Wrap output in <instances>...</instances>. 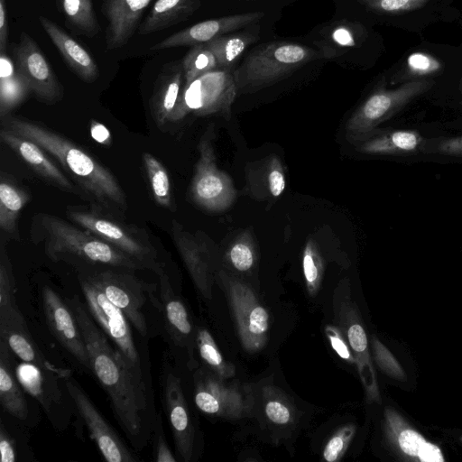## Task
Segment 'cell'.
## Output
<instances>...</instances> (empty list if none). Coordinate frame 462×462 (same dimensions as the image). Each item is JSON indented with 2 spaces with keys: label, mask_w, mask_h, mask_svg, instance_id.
Masks as SVG:
<instances>
[{
  "label": "cell",
  "mask_w": 462,
  "mask_h": 462,
  "mask_svg": "<svg viewBox=\"0 0 462 462\" xmlns=\"http://www.w3.org/2000/svg\"><path fill=\"white\" fill-rule=\"evenodd\" d=\"M67 303L86 343L91 372L106 393L113 413L132 446L141 451L148 443L157 416L150 383L115 347L77 295Z\"/></svg>",
  "instance_id": "obj_1"
},
{
  "label": "cell",
  "mask_w": 462,
  "mask_h": 462,
  "mask_svg": "<svg viewBox=\"0 0 462 462\" xmlns=\"http://www.w3.org/2000/svg\"><path fill=\"white\" fill-rule=\"evenodd\" d=\"M2 119L3 127L34 142L57 159L91 197L106 206H125V195L116 178L81 147L24 118L7 116Z\"/></svg>",
  "instance_id": "obj_2"
},
{
  "label": "cell",
  "mask_w": 462,
  "mask_h": 462,
  "mask_svg": "<svg viewBox=\"0 0 462 462\" xmlns=\"http://www.w3.org/2000/svg\"><path fill=\"white\" fill-rule=\"evenodd\" d=\"M35 241H43L45 253L58 262L62 255L75 256L92 264L135 271L145 267L89 231L79 229L59 217L40 214L32 222Z\"/></svg>",
  "instance_id": "obj_3"
},
{
  "label": "cell",
  "mask_w": 462,
  "mask_h": 462,
  "mask_svg": "<svg viewBox=\"0 0 462 462\" xmlns=\"http://www.w3.org/2000/svg\"><path fill=\"white\" fill-rule=\"evenodd\" d=\"M318 57L316 51L294 42L260 45L233 74L237 92L251 93L273 85Z\"/></svg>",
  "instance_id": "obj_4"
},
{
  "label": "cell",
  "mask_w": 462,
  "mask_h": 462,
  "mask_svg": "<svg viewBox=\"0 0 462 462\" xmlns=\"http://www.w3.org/2000/svg\"><path fill=\"white\" fill-rule=\"evenodd\" d=\"M79 282L93 319L135 372L148 379L149 368L144 362L146 360H143L144 355L135 344L131 323L125 315L106 298L88 272H80Z\"/></svg>",
  "instance_id": "obj_5"
},
{
  "label": "cell",
  "mask_w": 462,
  "mask_h": 462,
  "mask_svg": "<svg viewBox=\"0 0 462 462\" xmlns=\"http://www.w3.org/2000/svg\"><path fill=\"white\" fill-rule=\"evenodd\" d=\"M236 93L234 75L228 69L208 71L182 86L169 122L180 121L189 114H221L228 118Z\"/></svg>",
  "instance_id": "obj_6"
},
{
  "label": "cell",
  "mask_w": 462,
  "mask_h": 462,
  "mask_svg": "<svg viewBox=\"0 0 462 462\" xmlns=\"http://www.w3.org/2000/svg\"><path fill=\"white\" fill-rule=\"evenodd\" d=\"M214 125H209L198 144L199 159L190 185L196 205L210 212L227 209L236 198L230 177L217 168L213 145Z\"/></svg>",
  "instance_id": "obj_7"
},
{
  "label": "cell",
  "mask_w": 462,
  "mask_h": 462,
  "mask_svg": "<svg viewBox=\"0 0 462 462\" xmlns=\"http://www.w3.org/2000/svg\"><path fill=\"white\" fill-rule=\"evenodd\" d=\"M432 85L433 82L430 80L415 79L395 89L380 88L373 92L347 120V138L356 143L371 135L380 124L428 91Z\"/></svg>",
  "instance_id": "obj_8"
},
{
  "label": "cell",
  "mask_w": 462,
  "mask_h": 462,
  "mask_svg": "<svg viewBox=\"0 0 462 462\" xmlns=\"http://www.w3.org/2000/svg\"><path fill=\"white\" fill-rule=\"evenodd\" d=\"M130 271L116 268L88 272L106 298L127 318L140 336H148L146 306L155 297V285L133 275Z\"/></svg>",
  "instance_id": "obj_9"
},
{
  "label": "cell",
  "mask_w": 462,
  "mask_h": 462,
  "mask_svg": "<svg viewBox=\"0 0 462 462\" xmlns=\"http://www.w3.org/2000/svg\"><path fill=\"white\" fill-rule=\"evenodd\" d=\"M162 407L171 429L177 455L184 462L192 460L195 454L196 425L183 392L182 382L163 356L160 375Z\"/></svg>",
  "instance_id": "obj_10"
},
{
  "label": "cell",
  "mask_w": 462,
  "mask_h": 462,
  "mask_svg": "<svg viewBox=\"0 0 462 462\" xmlns=\"http://www.w3.org/2000/svg\"><path fill=\"white\" fill-rule=\"evenodd\" d=\"M62 379L69 396L105 459L108 462H136L138 458L102 416L76 379L69 374Z\"/></svg>",
  "instance_id": "obj_11"
},
{
  "label": "cell",
  "mask_w": 462,
  "mask_h": 462,
  "mask_svg": "<svg viewBox=\"0 0 462 462\" xmlns=\"http://www.w3.org/2000/svg\"><path fill=\"white\" fill-rule=\"evenodd\" d=\"M228 293L243 346L251 352L265 343L269 314L258 302L252 290L239 281L219 273Z\"/></svg>",
  "instance_id": "obj_12"
},
{
  "label": "cell",
  "mask_w": 462,
  "mask_h": 462,
  "mask_svg": "<svg viewBox=\"0 0 462 462\" xmlns=\"http://www.w3.org/2000/svg\"><path fill=\"white\" fill-rule=\"evenodd\" d=\"M13 53L18 72L25 79L32 92L47 103L63 97V88L42 51L26 32H22Z\"/></svg>",
  "instance_id": "obj_13"
},
{
  "label": "cell",
  "mask_w": 462,
  "mask_h": 462,
  "mask_svg": "<svg viewBox=\"0 0 462 462\" xmlns=\"http://www.w3.org/2000/svg\"><path fill=\"white\" fill-rule=\"evenodd\" d=\"M42 302L45 319L52 335L80 366L91 372L87 346L69 304L48 285L42 290Z\"/></svg>",
  "instance_id": "obj_14"
},
{
  "label": "cell",
  "mask_w": 462,
  "mask_h": 462,
  "mask_svg": "<svg viewBox=\"0 0 462 462\" xmlns=\"http://www.w3.org/2000/svg\"><path fill=\"white\" fill-rule=\"evenodd\" d=\"M68 215L82 228L130 255L145 268L155 271L160 265L155 260L154 249L118 224L88 212L70 211Z\"/></svg>",
  "instance_id": "obj_15"
},
{
  "label": "cell",
  "mask_w": 462,
  "mask_h": 462,
  "mask_svg": "<svg viewBox=\"0 0 462 462\" xmlns=\"http://www.w3.org/2000/svg\"><path fill=\"white\" fill-rule=\"evenodd\" d=\"M194 402L204 413L238 418L250 408L249 397L238 389L224 386L210 373L199 370L194 377Z\"/></svg>",
  "instance_id": "obj_16"
},
{
  "label": "cell",
  "mask_w": 462,
  "mask_h": 462,
  "mask_svg": "<svg viewBox=\"0 0 462 462\" xmlns=\"http://www.w3.org/2000/svg\"><path fill=\"white\" fill-rule=\"evenodd\" d=\"M159 277L160 312L169 345L175 349H185L191 356L196 337H193V326L188 310L176 295L170 278L160 264L154 271Z\"/></svg>",
  "instance_id": "obj_17"
},
{
  "label": "cell",
  "mask_w": 462,
  "mask_h": 462,
  "mask_svg": "<svg viewBox=\"0 0 462 462\" xmlns=\"http://www.w3.org/2000/svg\"><path fill=\"white\" fill-rule=\"evenodd\" d=\"M263 12H251L206 20L177 32L153 45L152 51L207 43L219 36L257 23Z\"/></svg>",
  "instance_id": "obj_18"
},
{
  "label": "cell",
  "mask_w": 462,
  "mask_h": 462,
  "mask_svg": "<svg viewBox=\"0 0 462 462\" xmlns=\"http://www.w3.org/2000/svg\"><path fill=\"white\" fill-rule=\"evenodd\" d=\"M386 436L391 444L408 458L420 462H444L441 448L424 438L395 410L384 411Z\"/></svg>",
  "instance_id": "obj_19"
},
{
  "label": "cell",
  "mask_w": 462,
  "mask_h": 462,
  "mask_svg": "<svg viewBox=\"0 0 462 462\" xmlns=\"http://www.w3.org/2000/svg\"><path fill=\"white\" fill-rule=\"evenodd\" d=\"M153 0H103L102 11L107 20L106 49L125 45L139 28L140 20Z\"/></svg>",
  "instance_id": "obj_20"
},
{
  "label": "cell",
  "mask_w": 462,
  "mask_h": 462,
  "mask_svg": "<svg viewBox=\"0 0 462 462\" xmlns=\"http://www.w3.org/2000/svg\"><path fill=\"white\" fill-rule=\"evenodd\" d=\"M174 245L197 288L210 296L211 268L208 250L204 242L187 231L175 219L171 222Z\"/></svg>",
  "instance_id": "obj_21"
},
{
  "label": "cell",
  "mask_w": 462,
  "mask_h": 462,
  "mask_svg": "<svg viewBox=\"0 0 462 462\" xmlns=\"http://www.w3.org/2000/svg\"><path fill=\"white\" fill-rule=\"evenodd\" d=\"M0 338L7 343L12 353L21 361L57 374L62 378L69 374V371L56 368L44 357L33 342L21 311L0 319Z\"/></svg>",
  "instance_id": "obj_22"
},
{
  "label": "cell",
  "mask_w": 462,
  "mask_h": 462,
  "mask_svg": "<svg viewBox=\"0 0 462 462\" xmlns=\"http://www.w3.org/2000/svg\"><path fill=\"white\" fill-rule=\"evenodd\" d=\"M3 143L15 152L37 174L63 189L73 190V185L45 151L34 142L5 127L1 129Z\"/></svg>",
  "instance_id": "obj_23"
},
{
  "label": "cell",
  "mask_w": 462,
  "mask_h": 462,
  "mask_svg": "<svg viewBox=\"0 0 462 462\" xmlns=\"http://www.w3.org/2000/svg\"><path fill=\"white\" fill-rule=\"evenodd\" d=\"M39 22L69 68L83 81L94 82L98 68L91 55L78 42L51 20L40 16Z\"/></svg>",
  "instance_id": "obj_24"
},
{
  "label": "cell",
  "mask_w": 462,
  "mask_h": 462,
  "mask_svg": "<svg viewBox=\"0 0 462 462\" xmlns=\"http://www.w3.org/2000/svg\"><path fill=\"white\" fill-rule=\"evenodd\" d=\"M184 83L181 60L165 64L159 73L150 101L156 125L162 127L170 120Z\"/></svg>",
  "instance_id": "obj_25"
},
{
  "label": "cell",
  "mask_w": 462,
  "mask_h": 462,
  "mask_svg": "<svg viewBox=\"0 0 462 462\" xmlns=\"http://www.w3.org/2000/svg\"><path fill=\"white\" fill-rule=\"evenodd\" d=\"M11 354L7 343L0 338V402L7 413L26 420L29 415L27 402L14 373Z\"/></svg>",
  "instance_id": "obj_26"
},
{
  "label": "cell",
  "mask_w": 462,
  "mask_h": 462,
  "mask_svg": "<svg viewBox=\"0 0 462 462\" xmlns=\"http://www.w3.org/2000/svg\"><path fill=\"white\" fill-rule=\"evenodd\" d=\"M199 0H156L138 33L147 35L187 20L200 6Z\"/></svg>",
  "instance_id": "obj_27"
},
{
  "label": "cell",
  "mask_w": 462,
  "mask_h": 462,
  "mask_svg": "<svg viewBox=\"0 0 462 462\" xmlns=\"http://www.w3.org/2000/svg\"><path fill=\"white\" fill-rule=\"evenodd\" d=\"M423 139L412 130H395L371 135L356 142V150L366 154L402 155L415 152Z\"/></svg>",
  "instance_id": "obj_28"
},
{
  "label": "cell",
  "mask_w": 462,
  "mask_h": 462,
  "mask_svg": "<svg viewBox=\"0 0 462 462\" xmlns=\"http://www.w3.org/2000/svg\"><path fill=\"white\" fill-rule=\"evenodd\" d=\"M346 336L355 354V359L366 395L370 401L379 402L380 393L375 373L369 356L365 330L359 322L353 321L347 327Z\"/></svg>",
  "instance_id": "obj_29"
},
{
  "label": "cell",
  "mask_w": 462,
  "mask_h": 462,
  "mask_svg": "<svg viewBox=\"0 0 462 462\" xmlns=\"http://www.w3.org/2000/svg\"><path fill=\"white\" fill-rule=\"evenodd\" d=\"M30 200V195L11 180L2 177L0 181V228L17 239L18 216Z\"/></svg>",
  "instance_id": "obj_30"
},
{
  "label": "cell",
  "mask_w": 462,
  "mask_h": 462,
  "mask_svg": "<svg viewBox=\"0 0 462 462\" xmlns=\"http://www.w3.org/2000/svg\"><path fill=\"white\" fill-rule=\"evenodd\" d=\"M258 35L252 32L224 34L206 44L213 51L217 69H229L246 48L257 41Z\"/></svg>",
  "instance_id": "obj_31"
},
{
  "label": "cell",
  "mask_w": 462,
  "mask_h": 462,
  "mask_svg": "<svg viewBox=\"0 0 462 462\" xmlns=\"http://www.w3.org/2000/svg\"><path fill=\"white\" fill-rule=\"evenodd\" d=\"M68 23L80 34L93 37L100 27L93 9L92 0H57Z\"/></svg>",
  "instance_id": "obj_32"
},
{
  "label": "cell",
  "mask_w": 462,
  "mask_h": 462,
  "mask_svg": "<svg viewBox=\"0 0 462 462\" xmlns=\"http://www.w3.org/2000/svg\"><path fill=\"white\" fill-rule=\"evenodd\" d=\"M143 162L154 200L159 206L173 210L171 181L166 168L149 152L143 153Z\"/></svg>",
  "instance_id": "obj_33"
},
{
  "label": "cell",
  "mask_w": 462,
  "mask_h": 462,
  "mask_svg": "<svg viewBox=\"0 0 462 462\" xmlns=\"http://www.w3.org/2000/svg\"><path fill=\"white\" fill-rule=\"evenodd\" d=\"M196 346L203 362L220 379L234 375L235 367L223 358L212 336L206 328H199L196 332Z\"/></svg>",
  "instance_id": "obj_34"
},
{
  "label": "cell",
  "mask_w": 462,
  "mask_h": 462,
  "mask_svg": "<svg viewBox=\"0 0 462 462\" xmlns=\"http://www.w3.org/2000/svg\"><path fill=\"white\" fill-rule=\"evenodd\" d=\"M182 61L184 83L188 85L198 77L217 69V59L206 43L192 46Z\"/></svg>",
  "instance_id": "obj_35"
},
{
  "label": "cell",
  "mask_w": 462,
  "mask_h": 462,
  "mask_svg": "<svg viewBox=\"0 0 462 462\" xmlns=\"http://www.w3.org/2000/svg\"><path fill=\"white\" fill-rule=\"evenodd\" d=\"M32 92L25 79L18 72L0 78V116L4 118Z\"/></svg>",
  "instance_id": "obj_36"
},
{
  "label": "cell",
  "mask_w": 462,
  "mask_h": 462,
  "mask_svg": "<svg viewBox=\"0 0 462 462\" xmlns=\"http://www.w3.org/2000/svg\"><path fill=\"white\" fill-rule=\"evenodd\" d=\"M19 311L15 300V281L4 245L0 254V319Z\"/></svg>",
  "instance_id": "obj_37"
},
{
  "label": "cell",
  "mask_w": 462,
  "mask_h": 462,
  "mask_svg": "<svg viewBox=\"0 0 462 462\" xmlns=\"http://www.w3.org/2000/svg\"><path fill=\"white\" fill-rule=\"evenodd\" d=\"M304 278L311 294L319 289L323 273L322 258L313 240H309L302 254Z\"/></svg>",
  "instance_id": "obj_38"
},
{
  "label": "cell",
  "mask_w": 462,
  "mask_h": 462,
  "mask_svg": "<svg viewBox=\"0 0 462 462\" xmlns=\"http://www.w3.org/2000/svg\"><path fill=\"white\" fill-rule=\"evenodd\" d=\"M227 258L233 267L240 272L250 270L255 260L254 247L251 236H240L230 246Z\"/></svg>",
  "instance_id": "obj_39"
},
{
  "label": "cell",
  "mask_w": 462,
  "mask_h": 462,
  "mask_svg": "<svg viewBox=\"0 0 462 462\" xmlns=\"http://www.w3.org/2000/svg\"><path fill=\"white\" fill-rule=\"evenodd\" d=\"M371 11L385 14H400L424 6L430 0H358Z\"/></svg>",
  "instance_id": "obj_40"
},
{
  "label": "cell",
  "mask_w": 462,
  "mask_h": 462,
  "mask_svg": "<svg viewBox=\"0 0 462 462\" xmlns=\"http://www.w3.org/2000/svg\"><path fill=\"white\" fill-rule=\"evenodd\" d=\"M374 357L377 365L388 376L396 380H406V374L392 352L376 337L372 340Z\"/></svg>",
  "instance_id": "obj_41"
},
{
  "label": "cell",
  "mask_w": 462,
  "mask_h": 462,
  "mask_svg": "<svg viewBox=\"0 0 462 462\" xmlns=\"http://www.w3.org/2000/svg\"><path fill=\"white\" fill-rule=\"evenodd\" d=\"M356 428L353 425H348L341 428L331 439L328 441L324 451L323 457L328 462L338 460L346 449L349 442L351 441Z\"/></svg>",
  "instance_id": "obj_42"
},
{
  "label": "cell",
  "mask_w": 462,
  "mask_h": 462,
  "mask_svg": "<svg viewBox=\"0 0 462 462\" xmlns=\"http://www.w3.org/2000/svg\"><path fill=\"white\" fill-rule=\"evenodd\" d=\"M153 459L156 462H176L178 459L171 452L166 440L161 412L157 413L152 429Z\"/></svg>",
  "instance_id": "obj_43"
},
{
  "label": "cell",
  "mask_w": 462,
  "mask_h": 462,
  "mask_svg": "<svg viewBox=\"0 0 462 462\" xmlns=\"http://www.w3.org/2000/svg\"><path fill=\"white\" fill-rule=\"evenodd\" d=\"M442 65L439 60L423 52H413L408 57L407 68L413 76H427L440 70Z\"/></svg>",
  "instance_id": "obj_44"
},
{
  "label": "cell",
  "mask_w": 462,
  "mask_h": 462,
  "mask_svg": "<svg viewBox=\"0 0 462 462\" xmlns=\"http://www.w3.org/2000/svg\"><path fill=\"white\" fill-rule=\"evenodd\" d=\"M270 193L273 197H279L284 191L286 181L283 168L277 158H273L267 176Z\"/></svg>",
  "instance_id": "obj_45"
},
{
  "label": "cell",
  "mask_w": 462,
  "mask_h": 462,
  "mask_svg": "<svg viewBox=\"0 0 462 462\" xmlns=\"http://www.w3.org/2000/svg\"><path fill=\"white\" fill-rule=\"evenodd\" d=\"M0 453L1 462H15L17 460L15 440L8 432L3 420L0 422Z\"/></svg>",
  "instance_id": "obj_46"
},
{
  "label": "cell",
  "mask_w": 462,
  "mask_h": 462,
  "mask_svg": "<svg viewBox=\"0 0 462 462\" xmlns=\"http://www.w3.org/2000/svg\"><path fill=\"white\" fill-rule=\"evenodd\" d=\"M326 334L329 338L332 348L341 358L351 364L356 362L355 356L352 355L344 338H342L340 333L336 328L332 326H327Z\"/></svg>",
  "instance_id": "obj_47"
},
{
  "label": "cell",
  "mask_w": 462,
  "mask_h": 462,
  "mask_svg": "<svg viewBox=\"0 0 462 462\" xmlns=\"http://www.w3.org/2000/svg\"><path fill=\"white\" fill-rule=\"evenodd\" d=\"M265 413L271 421L281 425L288 423L291 418L289 408L278 401L268 402Z\"/></svg>",
  "instance_id": "obj_48"
},
{
  "label": "cell",
  "mask_w": 462,
  "mask_h": 462,
  "mask_svg": "<svg viewBox=\"0 0 462 462\" xmlns=\"http://www.w3.org/2000/svg\"><path fill=\"white\" fill-rule=\"evenodd\" d=\"M437 150L444 154L462 157V136L443 140L437 146Z\"/></svg>",
  "instance_id": "obj_49"
},
{
  "label": "cell",
  "mask_w": 462,
  "mask_h": 462,
  "mask_svg": "<svg viewBox=\"0 0 462 462\" xmlns=\"http://www.w3.org/2000/svg\"><path fill=\"white\" fill-rule=\"evenodd\" d=\"M6 1L0 0V53L5 52L8 41V18Z\"/></svg>",
  "instance_id": "obj_50"
},
{
  "label": "cell",
  "mask_w": 462,
  "mask_h": 462,
  "mask_svg": "<svg viewBox=\"0 0 462 462\" xmlns=\"http://www.w3.org/2000/svg\"><path fill=\"white\" fill-rule=\"evenodd\" d=\"M91 137L97 143L105 145L111 143V134L108 129L102 124L92 120L90 124Z\"/></svg>",
  "instance_id": "obj_51"
},
{
  "label": "cell",
  "mask_w": 462,
  "mask_h": 462,
  "mask_svg": "<svg viewBox=\"0 0 462 462\" xmlns=\"http://www.w3.org/2000/svg\"><path fill=\"white\" fill-rule=\"evenodd\" d=\"M332 37L341 46H353L355 39L351 32L346 28H337L333 32Z\"/></svg>",
  "instance_id": "obj_52"
},
{
  "label": "cell",
  "mask_w": 462,
  "mask_h": 462,
  "mask_svg": "<svg viewBox=\"0 0 462 462\" xmlns=\"http://www.w3.org/2000/svg\"><path fill=\"white\" fill-rule=\"evenodd\" d=\"M460 88H461V90H462V80H461V83H460Z\"/></svg>",
  "instance_id": "obj_53"
},
{
  "label": "cell",
  "mask_w": 462,
  "mask_h": 462,
  "mask_svg": "<svg viewBox=\"0 0 462 462\" xmlns=\"http://www.w3.org/2000/svg\"><path fill=\"white\" fill-rule=\"evenodd\" d=\"M460 440L462 441V437L460 438Z\"/></svg>",
  "instance_id": "obj_54"
},
{
  "label": "cell",
  "mask_w": 462,
  "mask_h": 462,
  "mask_svg": "<svg viewBox=\"0 0 462 462\" xmlns=\"http://www.w3.org/2000/svg\"><path fill=\"white\" fill-rule=\"evenodd\" d=\"M245 1H252V0H245Z\"/></svg>",
  "instance_id": "obj_55"
}]
</instances>
